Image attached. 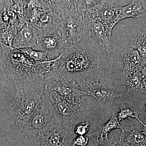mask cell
Instances as JSON below:
<instances>
[{"mask_svg": "<svg viewBox=\"0 0 146 146\" xmlns=\"http://www.w3.org/2000/svg\"><path fill=\"white\" fill-rule=\"evenodd\" d=\"M86 92L88 93V96L94 97L102 109L108 107L117 98L127 97L125 93L119 94L110 90L105 85L101 84L92 85Z\"/></svg>", "mask_w": 146, "mask_h": 146, "instance_id": "4fadbf2b", "label": "cell"}, {"mask_svg": "<svg viewBox=\"0 0 146 146\" xmlns=\"http://www.w3.org/2000/svg\"><path fill=\"white\" fill-rule=\"evenodd\" d=\"M118 141L121 146H145L146 144V137L138 124L124 127L121 129Z\"/></svg>", "mask_w": 146, "mask_h": 146, "instance_id": "9a60e30c", "label": "cell"}, {"mask_svg": "<svg viewBox=\"0 0 146 146\" xmlns=\"http://www.w3.org/2000/svg\"><path fill=\"white\" fill-rule=\"evenodd\" d=\"M120 6L114 4L111 1L85 12L92 19L113 29L119 23Z\"/></svg>", "mask_w": 146, "mask_h": 146, "instance_id": "9c48e42d", "label": "cell"}, {"mask_svg": "<svg viewBox=\"0 0 146 146\" xmlns=\"http://www.w3.org/2000/svg\"><path fill=\"white\" fill-rule=\"evenodd\" d=\"M113 64L112 54L84 36L77 44L65 47L50 74L63 84L86 92L92 85H106Z\"/></svg>", "mask_w": 146, "mask_h": 146, "instance_id": "6da1fadb", "label": "cell"}, {"mask_svg": "<svg viewBox=\"0 0 146 146\" xmlns=\"http://www.w3.org/2000/svg\"><path fill=\"white\" fill-rule=\"evenodd\" d=\"M89 143V138L85 135H77L72 143V146H87Z\"/></svg>", "mask_w": 146, "mask_h": 146, "instance_id": "484cf974", "label": "cell"}, {"mask_svg": "<svg viewBox=\"0 0 146 146\" xmlns=\"http://www.w3.org/2000/svg\"><path fill=\"white\" fill-rule=\"evenodd\" d=\"M38 31L30 24H22L16 32L12 44L16 48H32L36 44Z\"/></svg>", "mask_w": 146, "mask_h": 146, "instance_id": "30bf717a", "label": "cell"}, {"mask_svg": "<svg viewBox=\"0 0 146 146\" xmlns=\"http://www.w3.org/2000/svg\"><path fill=\"white\" fill-rule=\"evenodd\" d=\"M122 83L125 85L127 91L125 93L127 97L139 98L142 92V74L141 71L128 74H121Z\"/></svg>", "mask_w": 146, "mask_h": 146, "instance_id": "2e32d148", "label": "cell"}, {"mask_svg": "<svg viewBox=\"0 0 146 146\" xmlns=\"http://www.w3.org/2000/svg\"><path fill=\"white\" fill-rule=\"evenodd\" d=\"M129 46L138 51L141 57L146 60V27L131 40Z\"/></svg>", "mask_w": 146, "mask_h": 146, "instance_id": "ffe728a7", "label": "cell"}, {"mask_svg": "<svg viewBox=\"0 0 146 146\" xmlns=\"http://www.w3.org/2000/svg\"><path fill=\"white\" fill-rule=\"evenodd\" d=\"M121 56L124 63L121 74L135 72L146 69V60L135 49L129 47L121 53Z\"/></svg>", "mask_w": 146, "mask_h": 146, "instance_id": "5bb4252c", "label": "cell"}, {"mask_svg": "<svg viewBox=\"0 0 146 146\" xmlns=\"http://www.w3.org/2000/svg\"><path fill=\"white\" fill-rule=\"evenodd\" d=\"M60 122L48 92L22 130L37 145L40 138Z\"/></svg>", "mask_w": 146, "mask_h": 146, "instance_id": "277c9868", "label": "cell"}, {"mask_svg": "<svg viewBox=\"0 0 146 146\" xmlns=\"http://www.w3.org/2000/svg\"><path fill=\"white\" fill-rule=\"evenodd\" d=\"M77 11V0H58L57 13L60 16Z\"/></svg>", "mask_w": 146, "mask_h": 146, "instance_id": "44dd1931", "label": "cell"}, {"mask_svg": "<svg viewBox=\"0 0 146 146\" xmlns=\"http://www.w3.org/2000/svg\"><path fill=\"white\" fill-rule=\"evenodd\" d=\"M47 92L61 124L70 131L74 122L86 110L83 98L78 100H70L63 98L54 91Z\"/></svg>", "mask_w": 146, "mask_h": 146, "instance_id": "5b68a950", "label": "cell"}, {"mask_svg": "<svg viewBox=\"0 0 146 146\" xmlns=\"http://www.w3.org/2000/svg\"><path fill=\"white\" fill-rule=\"evenodd\" d=\"M123 126L121 125L120 122L117 118L116 114L114 112L109 121L104 124L99 126L98 129L91 134H89V137H108V134L112 130L117 129H122Z\"/></svg>", "mask_w": 146, "mask_h": 146, "instance_id": "ac0fdd59", "label": "cell"}, {"mask_svg": "<svg viewBox=\"0 0 146 146\" xmlns=\"http://www.w3.org/2000/svg\"><path fill=\"white\" fill-rule=\"evenodd\" d=\"M70 131L59 123L41 137L38 146H68Z\"/></svg>", "mask_w": 146, "mask_h": 146, "instance_id": "8fae6325", "label": "cell"}, {"mask_svg": "<svg viewBox=\"0 0 146 146\" xmlns=\"http://www.w3.org/2000/svg\"><path fill=\"white\" fill-rule=\"evenodd\" d=\"M144 113L143 112L131 106L126 104H122L116 115L119 122L125 123L129 121H133L134 119H136L141 124L143 125L144 123L139 119V115Z\"/></svg>", "mask_w": 146, "mask_h": 146, "instance_id": "d6986e66", "label": "cell"}, {"mask_svg": "<svg viewBox=\"0 0 146 146\" xmlns=\"http://www.w3.org/2000/svg\"><path fill=\"white\" fill-rule=\"evenodd\" d=\"M111 0H77V7L83 13Z\"/></svg>", "mask_w": 146, "mask_h": 146, "instance_id": "7402d4cb", "label": "cell"}, {"mask_svg": "<svg viewBox=\"0 0 146 146\" xmlns=\"http://www.w3.org/2000/svg\"><path fill=\"white\" fill-rule=\"evenodd\" d=\"M142 74V94H146V69L141 71Z\"/></svg>", "mask_w": 146, "mask_h": 146, "instance_id": "83f0119b", "label": "cell"}, {"mask_svg": "<svg viewBox=\"0 0 146 146\" xmlns=\"http://www.w3.org/2000/svg\"><path fill=\"white\" fill-rule=\"evenodd\" d=\"M33 60L39 62H47L52 60L45 53L33 49L31 48L20 49Z\"/></svg>", "mask_w": 146, "mask_h": 146, "instance_id": "603a6c76", "label": "cell"}, {"mask_svg": "<svg viewBox=\"0 0 146 146\" xmlns=\"http://www.w3.org/2000/svg\"><path fill=\"white\" fill-rule=\"evenodd\" d=\"M90 137L91 138V146H115L119 144V141H115L113 136L111 138L108 137Z\"/></svg>", "mask_w": 146, "mask_h": 146, "instance_id": "cb8c5ba5", "label": "cell"}, {"mask_svg": "<svg viewBox=\"0 0 146 146\" xmlns=\"http://www.w3.org/2000/svg\"><path fill=\"white\" fill-rule=\"evenodd\" d=\"M56 59L37 62L19 49L7 48L3 52L1 68L5 78L16 89L36 86L44 89L46 77L51 70Z\"/></svg>", "mask_w": 146, "mask_h": 146, "instance_id": "7a4b0ae2", "label": "cell"}, {"mask_svg": "<svg viewBox=\"0 0 146 146\" xmlns=\"http://www.w3.org/2000/svg\"><path fill=\"white\" fill-rule=\"evenodd\" d=\"M85 35L93 39L105 50L112 54V29L90 18L83 13Z\"/></svg>", "mask_w": 146, "mask_h": 146, "instance_id": "52a82bcc", "label": "cell"}, {"mask_svg": "<svg viewBox=\"0 0 146 146\" xmlns=\"http://www.w3.org/2000/svg\"><path fill=\"white\" fill-rule=\"evenodd\" d=\"M48 7L50 10L57 13L58 7V0H41Z\"/></svg>", "mask_w": 146, "mask_h": 146, "instance_id": "4316f807", "label": "cell"}, {"mask_svg": "<svg viewBox=\"0 0 146 146\" xmlns=\"http://www.w3.org/2000/svg\"><path fill=\"white\" fill-rule=\"evenodd\" d=\"M89 121H83L78 124L74 128V133L77 135H85L90 129Z\"/></svg>", "mask_w": 146, "mask_h": 146, "instance_id": "d4e9b609", "label": "cell"}, {"mask_svg": "<svg viewBox=\"0 0 146 146\" xmlns=\"http://www.w3.org/2000/svg\"><path fill=\"white\" fill-rule=\"evenodd\" d=\"M146 16V3L145 0H133L125 6L119 7V22L128 18H143Z\"/></svg>", "mask_w": 146, "mask_h": 146, "instance_id": "e0dca14e", "label": "cell"}, {"mask_svg": "<svg viewBox=\"0 0 146 146\" xmlns=\"http://www.w3.org/2000/svg\"><path fill=\"white\" fill-rule=\"evenodd\" d=\"M60 16L58 34L65 44H77L85 35L83 13L77 11Z\"/></svg>", "mask_w": 146, "mask_h": 146, "instance_id": "8992f818", "label": "cell"}, {"mask_svg": "<svg viewBox=\"0 0 146 146\" xmlns=\"http://www.w3.org/2000/svg\"><path fill=\"white\" fill-rule=\"evenodd\" d=\"M145 107H146V111H145V114L146 115H145V119H144V120H145V121L146 122V104H145Z\"/></svg>", "mask_w": 146, "mask_h": 146, "instance_id": "f546056e", "label": "cell"}, {"mask_svg": "<svg viewBox=\"0 0 146 146\" xmlns=\"http://www.w3.org/2000/svg\"><path fill=\"white\" fill-rule=\"evenodd\" d=\"M42 87L27 86L16 88L13 102L8 107L16 126L22 130L44 98Z\"/></svg>", "mask_w": 146, "mask_h": 146, "instance_id": "3957f363", "label": "cell"}, {"mask_svg": "<svg viewBox=\"0 0 146 146\" xmlns=\"http://www.w3.org/2000/svg\"><path fill=\"white\" fill-rule=\"evenodd\" d=\"M60 16L51 10L44 11L31 25L37 30L38 33L54 34L58 33Z\"/></svg>", "mask_w": 146, "mask_h": 146, "instance_id": "7c38bea8", "label": "cell"}, {"mask_svg": "<svg viewBox=\"0 0 146 146\" xmlns=\"http://www.w3.org/2000/svg\"><path fill=\"white\" fill-rule=\"evenodd\" d=\"M142 125L143 127V129H141V131H142V132L143 133L144 135L146 137V125L144 123Z\"/></svg>", "mask_w": 146, "mask_h": 146, "instance_id": "f1b7e54d", "label": "cell"}, {"mask_svg": "<svg viewBox=\"0 0 146 146\" xmlns=\"http://www.w3.org/2000/svg\"><path fill=\"white\" fill-rule=\"evenodd\" d=\"M65 43L58 33H38L36 44L33 49L45 53L51 60H55L62 54Z\"/></svg>", "mask_w": 146, "mask_h": 146, "instance_id": "ba28073f", "label": "cell"}, {"mask_svg": "<svg viewBox=\"0 0 146 146\" xmlns=\"http://www.w3.org/2000/svg\"><path fill=\"white\" fill-rule=\"evenodd\" d=\"M145 146H146V144L145 145Z\"/></svg>", "mask_w": 146, "mask_h": 146, "instance_id": "4dcf8cb0", "label": "cell"}]
</instances>
